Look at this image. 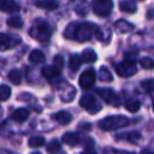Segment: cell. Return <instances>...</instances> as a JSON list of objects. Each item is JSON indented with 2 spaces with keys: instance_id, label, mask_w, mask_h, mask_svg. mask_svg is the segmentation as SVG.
Segmentation results:
<instances>
[{
  "instance_id": "1",
  "label": "cell",
  "mask_w": 154,
  "mask_h": 154,
  "mask_svg": "<svg viewBox=\"0 0 154 154\" xmlns=\"http://www.w3.org/2000/svg\"><path fill=\"white\" fill-rule=\"evenodd\" d=\"M97 28L98 26L91 22H80V23L75 22V23H71L66 26L63 36L66 39H73V40L79 41V42H85V41L91 39Z\"/></svg>"
},
{
  "instance_id": "2",
  "label": "cell",
  "mask_w": 154,
  "mask_h": 154,
  "mask_svg": "<svg viewBox=\"0 0 154 154\" xmlns=\"http://www.w3.org/2000/svg\"><path fill=\"white\" fill-rule=\"evenodd\" d=\"M130 124V120L127 116L124 115H111L101 119L98 122V126L101 130L112 131L120 128H125Z\"/></svg>"
},
{
  "instance_id": "3",
  "label": "cell",
  "mask_w": 154,
  "mask_h": 154,
  "mask_svg": "<svg viewBox=\"0 0 154 154\" xmlns=\"http://www.w3.org/2000/svg\"><path fill=\"white\" fill-rule=\"evenodd\" d=\"M30 35L32 38L45 42L51 38L52 29L48 22L43 21V20H38L30 29Z\"/></svg>"
},
{
  "instance_id": "4",
  "label": "cell",
  "mask_w": 154,
  "mask_h": 154,
  "mask_svg": "<svg viewBox=\"0 0 154 154\" xmlns=\"http://www.w3.org/2000/svg\"><path fill=\"white\" fill-rule=\"evenodd\" d=\"M113 1L112 0H93L92 8L94 13L99 17H107L111 14L113 10Z\"/></svg>"
},
{
  "instance_id": "5",
  "label": "cell",
  "mask_w": 154,
  "mask_h": 154,
  "mask_svg": "<svg viewBox=\"0 0 154 154\" xmlns=\"http://www.w3.org/2000/svg\"><path fill=\"white\" fill-rule=\"evenodd\" d=\"M79 105L82 109L89 111L91 114H95L101 110V105L97 101L94 95L92 94H85L82 96L79 101Z\"/></svg>"
},
{
  "instance_id": "6",
  "label": "cell",
  "mask_w": 154,
  "mask_h": 154,
  "mask_svg": "<svg viewBox=\"0 0 154 154\" xmlns=\"http://www.w3.org/2000/svg\"><path fill=\"white\" fill-rule=\"evenodd\" d=\"M116 73L117 75H119L120 77H127L133 76L137 73V66L136 63L132 60H125V61L120 62L116 66Z\"/></svg>"
},
{
  "instance_id": "7",
  "label": "cell",
  "mask_w": 154,
  "mask_h": 154,
  "mask_svg": "<svg viewBox=\"0 0 154 154\" xmlns=\"http://www.w3.org/2000/svg\"><path fill=\"white\" fill-rule=\"evenodd\" d=\"M96 93L108 103V105L118 107L120 105V99L111 89H97Z\"/></svg>"
},
{
  "instance_id": "8",
  "label": "cell",
  "mask_w": 154,
  "mask_h": 154,
  "mask_svg": "<svg viewBox=\"0 0 154 154\" xmlns=\"http://www.w3.org/2000/svg\"><path fill=\"white\" fill-rule=\"evenodd\" d=\"M95 80H96V73L93 69H88L85 72L82 73L79 77V80H78V84L82 87V89H90L93 85L95 84Z\"/></svg>"
},
{
  "instance_id": "9",
  "label": "cell",
  "mask_w": 154,
  "mask_h": 154,
  "mask_svg": "<svg viewBox=\"0 0 154 154\" xmlns=\"http://www.w3.org/2000/svg\"><path fill=\"white\" fill-rule=\"evenodd\" d=\"M20 39L12 37L5 33H0V51H8L13 49L19 43Z\"/></svg>"
},
{
  "instance_id": "10",
  "label": "cell",
  "mask_w": 154,
  "mask_h": 154,
  "mask_svg": "<svg viewBox=\"0 0 154 154\" xmlns=\"http://www.w3.org/2000/svg\"><path fill=\"white\" fill-rule=\"evenodd\" d=\"M82 140H84V136L79 133L68 132L64 133L63 136H62V141L69 146H73V147L82 143Z\"/></svg>"
},
{
  "instance_id": "11",
  "label": "cell",
  "mask_w": 154,
  "mask_h": 154,
  "mask_svg": "<svg viewBox=\"0 0 154 154\" xmlns=\"http://www.w3.org/2000/svg\"><path fill=\"white\" fill-rule=\"evenodd\" d=\"M30 116V111L28 109H24V108H20V109H17L12 113L11 118L16 122H19V124H22Z\"/></svg>"
},
{
  "instance_id": "12",
  "label": "cell",
  "mask_w": 154,
  "mask_h": 154,
  "mask_svg": "<svg viewBox=\"0 0 154 154\" xmlns=\"http://www.w3.org/2000/svg\"><path fill=\"white\" fill-rule=\"evenodd\" d=\"M54 118H55V120L59 125L66 126V125H69L71 122H72L73 116H72V114L69 113L68 111H60L54 115Z\"/></svg>"
},
{
  "instance_id": "13",
  "label": "cell",
  "mask_w": 154,
  "mask_h": 154,
  "mask_svg": "<svg viewBox=\"0 0 154 154\" xmlns=\"http://www.w3.org/2000/svg\"><path fill=\"white\" fill-rule=\"evenodd\" d=\"M41 74H42V76L45 77L47 79H53V78H56V77L59 76L60 70L54 66H45V68H42Z\"/></svg>"
},
{
  "instance_id": "14",
  "label": "cell",
  "mask_w": 154,
  "mask_h": 154,
  "mask_svg": "<svg viewBox=\"0 0 154 154\" xmlns=\"http://www.w3.org/2000/svg\"><path fill=\"white\" fill-rule=\"evenodd\" d=\"M119 9L128 14H133L137 11V5L135 2L130 0H122L119 2Z\"/></svg>"
},
{
  "instance_id": "15",
  "label": "cell",
  "mask_w": 154,
  "mask_h": 154,
  "mask_svg": "<svg viewBox=\"0 0 154 154\" xmlns=\"http://www.w3.org/2000/svg\"><path fill=\"white\" fill-rule=\"evenodd\" d=\"M114 28H115V30L117 31L118 33H128L133 30L134 26H133L132 23H130V22L126 21V20L120 19L115 22Z\"/></svg>"
},
{
  "instance_id": "16",
  "label": "cell",
  "mask_w": 154,
  "mask_h": 154,
  "mask_svg": "<svg viewBox=\"0 0 154 154\" xmlns=\"http://www.w3.org/2000/svg\"><path fill=\"white\" fill-rule=\"evenodd\" d=\"M82 62H88V63H92L95 62L97 59V55L92 49H86L82 53V57H80Z\"/></svg>"
},
{
  "instance_id": "17",
  "label": "cell",
  "mask_w": 154,
  "mask_h": 154,
  "mask_svg": "<svg viewBox=\"0 0 154 154\" xmlns=\"http://www.w3.org/2000/svg\"><path fill=\"white\" fill-rule=\"evenodd\" d=\"M117 139H126V140L130 141V143H137V141L140 139V133L136 132V131H133V132H128V133H124V134H119L117 135Z\"/></svg>"
},
{
  "instance_id": "18",
  "label": "cell",
  "mask_w": 154,
  "mask_h": 154,
  "mask_svg": "<svg viewBox=\"0 0 154 154\" xmlns=\"http://www.w3.org/2000/svg\"><path fill=\"white\" fill-rule=\"evenodd\" d=\"M29 59L33 63H42L45 61V55L40 50H33L29 56Z\"/></svg>"
},
{
  "instance_id": "19",
  "label": "cell",
  "mask_w": 154,
  "mask_h": 154,
  "mask_svg": "<svg viewBox=\"0 0 154 154\" xmlns=\"http://www.w3.org/2000/svg\"><path fill=\"white\" fill-rule=\"evenodd\" d=\"M0 9L5 13H14V12H17L19 10V5L14 0H5L2 3V5L0 7Z\"/></svg>"
},
{
  "instance_id": "20",
  "label": "cell",
  "mask_w": 154,
  "mask_h": 154,
  "mask_svg": "<svg viewBox=\"0 0 154 154\" xmlns=\"http://www.w3.org/2000/svg\"><path fill=\"white\" fill-rule=\"evenodd\" d=\"M8 78L9 80L14 85H19L21 84L22 82V75L21 72L17 69H13L9 72V75H8Z\"/></svg>"
},
{
  "instance_id": "21",
  "label": "cell",
  "mask_w": 154,
  "mask_h": 154,
  "mask_svg": "<svg viewBox=\"0 0 154 154\" xmlns=\"http://www.w3.org/2000/svg\"><path fill=\"white\" fill-rule=\"evenodd\" d=\"M82 59L78 55H72L70 57V61H69V68L70 71H72L73 73H76L79 70L80 66H82Z\"/></svg>"
},
{
  "instance_id": "22",
  "label": "cell",
  "mask_w": 154,
  "mask_h": 154,
  "mask_svg": "<svg viewBox=\"0 0 154 154\" xmlns=\"http://www.w3.org/2000/svg\"><path fill=\"white\" fill-rule=\"evenodd\" d=\"M36 5L38 8H42V9L49 10V11H53L58 8V3L55 0H42V1H38Z\"/></svg>"
},
{
  "instance_id": "23",
  "label": "cell",
  "mask_w": 154,
  "mask_h": 154,
  "mask_svg": "<svg viewBox=\"0 0 154 154\" xmlns=\"http://www.w3.org/2000/svg\"><path fill=\"white\" fill-rule=\"evenodd\" d=\"M125 108L131 113H135L140 109V101L137 99H128L125 103Z\"/></svg>"
},
{
  "instance_id": "24",
  "label": "cell",
  "mask_w": 154,
  "mask_h": 154,
  "mask_svg": "<svg viewBox=\"0 0 154 154\" xmlns=\"http://www.w3.org/2000/svg\"><path fill=\"white\" fill-rule=\"evenodd\" d=\"M98 76H99V79L103 82H111L113 80V76H112L111 72L106 66H101L100 70H99Z\"/></svg>"
},
{
  "instance_id": "25",
  "label": "cell",
  "mask_w": 154,
  "mask_h": 154,
  "mask_svg": "<svg viewBox=\"0 0 154 154\" xmlns=\"http://www.w3.org/2000/svg\"><path fill=\"white\" fill-rule=\"evenodd\" d=\"M60 148H61V146H60L59 141L57 139H53L47 145V151L49 154H56L60 151Z\"/></svg>"
},
{
  "instance_id": "26",
  "label": "cell",
  "mask_w": 154,
  "mask_h": 154,
  "mask_svg": "<svg viewBox=\"0 0 154 154\" xmlns=\"http://www.w3.org/2000/svg\"><path fill=\"white\" fill-rule=\"evenodd\" d=\"M8 26H10L11 28L14 29H21L23 26V20L19 17V16H14L8 19L7 21Z\"/></svg>"
},
{
  "instance_id": "27",
  "label": "cell",
  "mask_w": 154,
  "mask_h": 154,
  "mask_svg": "<svg viewBox=\"0 0 154 154\" xmlns=\"http://www.w3.org/2000/svg\"><path fill=\"white\" fill-rule=\"evenodd\" d=\"M11 93H12V90L9 86H7V85H1V86H0V100L1 101L8 100V99L11 97Z\"/></svg>"
},
{
  "instance_id": "28",
  "label": "cell",
  "mask_w": 154,
  "mask_h": 154,
  "mask_svg": "<svg viewBox=\"0 0 154 154\" xmlns=\"http://www.w3.org/2000/svg\"><path fill=\"white\" fill-rule=\"evenodd\" d=\"M45 140L42 136H33L29 139V146L32 148H39L45 145Z\"/></svg>"
},
{
  "instance_id": "29",
  "label": "cell",
  "mask_w": 154,
  "mask_h": 154,
  "mask_svg": "<svg viewBox=\"0 0 154 154\" xmlns=\"http://www.w3.org/2000/svg\"><path fill=\"white\" fill-rule=\"evenodd\" d=\"M139 64L141 68L147 69V70H151L154 69V60L150 57H143L139 60Z\"/></svg>"
},
{
  "instance_id": "30",
  "label": "cell",
  "mask_w": 154,
  "mask_h": 154,
  "mask_svg": "<svg viewBox=\"0 0 154 154\" xmlns=\"http://www.w3.org/2000/svg\"><path fill=\"white\" fill-rule=\"evenodd\" d=\"M141 87L147 93L154 92V79H146L141 82Z\"/></svg>"
},
{
  "instance_id": "31",
  "label": "cell",
  "mask_w": 154,
  "mask_h": 154,
  "mask_svg": "<svg viewBox=\"0 0 154 154\" xmlns=\"http://www.w3.org/2000/svg\"><path fill=\"white\" fill-rule=\"evenodd\" d=\"M63 64H64L63 57L61 55H56L54 57V66H56V68L60 70L61 68H63Z\"/></svg>"
},
{
  "instance_id": "32",
  "label": "cell",
  "mask_w": 154,
  "mask_h": 154,
  "mask_svg": "<svg viewBox=\"0 0 154 154\" xmlns=\"http://www.w3.org/2000/svg\"><path fill=\"white\" fill-rule=\"evenodd\" d=\"M82 154H97V152L95 151L93 148H88V149H86L84 152H82Z\"/></svg>"
},
{
  "instance_id": "33",
  "label": "cell",
  "mask_w": 154,
  "mask_h": 154,
  "mask_svg": "<svg viewBox=\"0 0 154 154\" xmlns=\"http://www.w3.org/2000/svg\"><path fill=\"white\" fill-rule=\"evenodd\" d=\"M79 128L84 129V130H91V125H90V124H84V125H79Z\"/></svg>"
},
{
  "instance_id": "34",
  "label": "cell",
  "mask_w": 154,
  "mask_h": 154,
  "mask_svg": "<svg viewBox=\"0 0 154 154\" xmlns=\"http://www.w3.org/2000/svg\"><path fill=\"white\" fill-rule=\"evenodd\" d=\"M5 0H0V7H1V5H2V3L5 2Z\"/></svg>"
},
{
  "instance_id": "35",
  "label": "cell",
  "mask_w": 154,
  "mask_h": 154,
  "mask_svg": "<svg viewBox=\"0 0 154 154\" xmlns=\"http://www.w3.org/2000/svg\"><path fill=\"white\" fill-rule=\"evenodd\" d=\"M31 154H41L40 152H33V153H31Z\"/></svg>"
},
{
  "instance_id": "36",
  "label": "cell",
  "mask_w": 154,
  "mask_h": 154,
  "mask_svg": "<svg viewBox=\"0 0 154 154\" xmlns=\"http://www.w3.org/2000/svg\"><path fill=\"white\" fill-rule=\"evenodd\" d=\"M152 109H153V112H154V100H153V105H152Z\"/></svg>"
},
{
  "instance_id": "37",
  "label": "cell",
  "mask_w": 154,
  "mask_h": 154,
  "mask_svg": "<svg viewBox=\"0 0 154 154\" xmlns=\"http://www.w3.org/2000/svg\"><path fill=\"white\" fill-rule=\"evenodd\" d=\"M148 154H154V153H148Z\"/></svg>"
},
{
  "instance_id": "38",
  "label": "cell",
  "mask_w": 154,
  "mask_h": 154,
  "mask_svg": "<svg viewBox=\"0 0 154 154\" xmlns=\"http://www.w3.org/2000/svg\"><path fill=\"white\" fill-rule=\"evenodd\" d=\"M139 1H143V0H139Z\"/></svg>"
}]
</instances>
